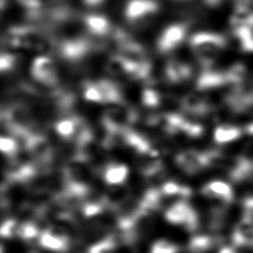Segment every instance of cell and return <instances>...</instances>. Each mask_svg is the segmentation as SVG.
<instances>
[{
	"label": "cell",
	"mask_w": 253,
	"mask_h": 253,
	"mask_svg": "<svg viewBox=\"0 0 253 253\" xmlns=\"http://www.w3.org/2000/svg\"><path fill=\"white\" fill-rule=\"evenodd\" d=\"M82 1H83L84 5H86L87 7L94 8V7H98L101 4H103L105 0H82Z\"/></svg>",
	"instance_id": "ffe728a7"
},
{
	"label": "cell",
	"mask_w": 253,
	"mask_h": 253,
	"mask_svg": "<svg viewBox=\"0 0 253 253\" xmlns=\"http://www.w3.org/2000/svg\"><path fill=\"white\" fill-rule=\"evenodd\" d=\"M226 40L219 34L200 32L190 39V46L204 68H210L216 56L224 48Z\"/></svg>",
	"instance_id": "6da1fadb"
},
{
	"label": "cell",
	"mask_w": 253,
	"mask_h": 253,
	"mask_svg": "<svg viewBox=\"0 0 253 253\" xmlns=\"http://www.w3.org/2000/svg\"><path fill=\"white\" fill-rule=\"evenodd\" d=\"M201 194L209 199H217L224 203H229L233 199V191L231 187L219 180L211 181L204 185L201 189Z\"/></svg>",
	"instance_id": "9c48e42d"
},
{
	"label": "cell",
	"mask_w": 253,
	"mask_h": 253,
	"mask_svg": "<svg viewBox=\"0 0 253 253\" xmlns=\"http://www.w3.org/2000/svg\"><path fill=\"white\" fill-rule=\"evenodd\" d=\"M175 163L180 170L188 175H194L209 166L206 151L187 149L175 156Z\"/></svg>",
	"instance_id": "277c9868"
},
{
	"label": "cell",
	"mask_w": 253,
	"mask_h": 253,
	"mask_svg": "<svg viewBox=\"0 0 253 253\" xmlns=\"http://www.w3.org/2000/svg\"><path fill=\"white\" fill-rule=\"evenodd\" d=\"M158 9L159 5L155 0H128L124 15L129 23H137L151 17Z\"/></svg>",
	"instance_id": "5b68a950"
},
{
	"label": "cell",
	"mask_w": 253,
	"mask_h": 253,
	"mask_svg": "<svg viewBox=\"0 0 253 253\" xmlns=\"http://www.w3.org/2000/svg\"><path fill=\"white\" fill-rule=\"evenodd\" d=\"M0 147H1L2 153L8 157H12L16 155L17 152L20 150L18 142L16 141L15 138L11 136L2 135L0 138Z\"/></svg>",
	"instance_id": "e0dca14e"
},
{
	"label": "cell",
	"mask_w": 253,
	"mask_h": 253,
	"mask_svg": "<svg viewBox=\"0 0 253 253\" xmlns=\"http://www.w3.org/2000/svg\"><path fill=\"white\" fill-rule=\"evenodd\" d=\"M102 176L104 181L110 186L124 185L128 178V168L123 163L109 162L105 166Z\"/></svg>",
	"instance_id": "30bf717a"
},
{
	"label": "cell",
	"mask_w": 253,
	"mask_h": 253,
	"mask_svg": "<svg viewBox=\"0 0 253 253\" xmlns=\"http://www.w3.org/2000/svg\"><path fill=\"white\" fill-rule=\"evenodd\" d=\"M38 242L42 249L57 253H67L72 247L70 238L53 234L47 229L42 231Z\"/></svg>",
	"instance_id": "52a82bcc"
},
{
	"label": "cell",
	"mask_w": 253,
	"mask_h": 253,
	"mask_svg": "<svg viewBox=\"0 0 253 253\" xmlns=\"http://www.w3.org/2000/svg\"><path fill=\"white\" fill-rule=\"evenodd\" d=\"M241 135V129L237 126L229 125H220L215 127L213 132V138L216 143L223 144L233 141Z\"/></svg>",
	"instance_id": "7c38bea8"
},
{
	"label": "cell",
	"mask_w": 253,
	"mask_h": 253,
	"mask_svg": "<svg viewBox=\"0 0 253 253\" xmlns=\"http://www.w3.org/2000/svg\"><path fill=\"white\" fill-rule=\"evenodd\" d=\"M236 241H253V218L244 216L237 224L234 231Z\"/></svg>",
	"instance_id": "4fadbf2b"
},
{
	"label": "cell",
	"mask_w": 253,
	"mask_h": 253,
	"mask_svg": "<svg viewBox=\"0 0 253 253\" xmlns=\"http://www.w3.org/2000/svg\"><path fill=\"white\" fill-rule=\"evenodd\" d=\"M188 27L183 23H174L167 26L159 35L156 45L161 53H168L177 48L184 41Z\"/></svg>",
	"instance_id": "3957f363"
},
{
	"label": "cell",
	"mask_w": 253,
	"mask_h": 253,
	"mask_svg": "<svg viewBox=\"0 0 253 253\" xmlns=\"http://www.w3.org/2000/svg\"><path fill=\"white\" fill-rule=\"evenodd\" d=\"M31 75L35 81L47 86H59L58 69L54 61L45 55L36 57L31 64Z\"/></svg>",
	"instance_id": "7a4b0ae2"
},
{
	"label": "cell",
	"mask_w": 253,
	"mask_h": 253,
	"mask_svg": "<svg viewBox=\"0 0 253 253\" xmlns=\"http://www.w3.org/2000/svg\"><path fill=\"white\" fill-rule=\"evenodd\" d=\"M204 1L209 6H216L221 2V0H204Z\"/></svg>",
	"instance_id": "44dd1931"
},
{
	"label": "cell",
	"mask_w": 253,
	"mask_h": 253,
	"mask_svg": "<svg viewBox=\"0 0 253 253\" xmlns=\"http://www.w3.org/2000/svg\"><path fill=\"white\" fill-rule=\"evenodd\" d=\"M246 130H247V132L253 134V123L250 124V125H248V126H246Z\"/></svg>",
	"instance_id": "7402d4cb"
},
{
	"label": "cell",
	"mask_w": 253,
	"mask_h": 253,
	"mask_svg": "<svg viewBox=\"0 0 253 253\" xmlns=\"http://www.w3.org/2000/svg\"><path fill=\"white\" fill-rule=\"evenodd\" d=\"M182 249L168 239H158L152 243L150 253H178Z\"/></svg>",
	"instance_id": "9a60e30c"
},
{
	"label": "cell",
	"mask_w": 253,
	"mask_h": 253,
	"mask_svg": "<svg viewBox=\"0 0 253 253\" xmlns=\"http://www.w3.org/2000/svg\"><path fill=\"white\" fill-rule=\"evenodd\" d=\"M162 101V94L151 87H146L143 89L141 94V104L147 108H157L160 107Z\"/></svg>",
	"instance_id": "5bb4252c"
},
{
	"label": "cell",
	"mask_w": 253,
	"mask_h": 253,
	"mask_svg": "<svg viewBox=\"0 0 253 253\" xmlns=\"http://www.w3.org/2000/svg\"><path fill=\"white\" fill-rule=\"evenodd\" d=\"M17 61H18V58L15 54L8 51L7 52L2 51L0 56L1 72L3 74H6L13 71L17 67Z\"/></svg>",
	"instance_id": "ac0fdd59"
},
{
	"label": "cell",
	"mask_w": 253,
	"mask_h": 253,
	"mask_svg": "<svg viewBox=\"0 0 253 253\" xmlns=\"http://www.w3.org/2000/svg\"><path fill=\"white\" fill-rule=\"evenodd\" d=\"M83 24L86 31L95 37L111 36L114 28L110 20L101 14H87L83 17Z\"/></svg>",
	"instance_id": "8992f818"
},
{
	"label": "cell",
	"mask_w": 253,
	"mask_h": 253,
	"mask_svg": "<svg viewBox=\"0 0 253 253\" xmlns=\"http://www.w3.org/2000/svg\"><path fill=\"white\" fill-rule=\"evenodd\" d=\"M105 71L113 78H131L133 66L122 55L115 53L111 55L105 64Z\"/></svg>",
	"instance_id": "ba28073f"
},
{
	"label": "cell",
	"mask_w": 253,
	"mask_h": 253,
	"mask_svg": "<svg viewBox=\"0 0 253 253\" xmlns=\"http://www.w3.org/2000/svg\"><path fill=\"white\" fill-rule=\"evenodd\" d=\"M243 210H244V216L253 217V196L246 198L243 201Z\"/></svg>",
	"instance_id": "d6986e66"
},
{
	"label": "cell",
	"mask_w": 253,
	"mask_h": 253,
	"mask_svg": "<svg viewBox=\"0 0 253 253\" xmlns=\"http://www.w3.org/2000/svg\"><path fill=\"white\" fill-rule=\"evenodd\" d=\"M20 222L16 218H6L1 225V235L6 239H13L18 237Z\"/></svg>",
	"instance_id": "2e32d148"
},
{
	"label": "cell",
	"mask_w": 253,
	"mask_h": 253,
	"mask_svg": "<svg viewBox=\"0 0 253 253\" xmlns=\"http://www.w3.org/2000/svg\"><path fill=\"white\" fill-rule=\"evenodd\" d=\"M77 118L78 115H72L55 122L54 130L60 138L66 141L73 140L77 129Z\"/></svg>",
	"instance_id": "8fae6325"
}]
</instances>
